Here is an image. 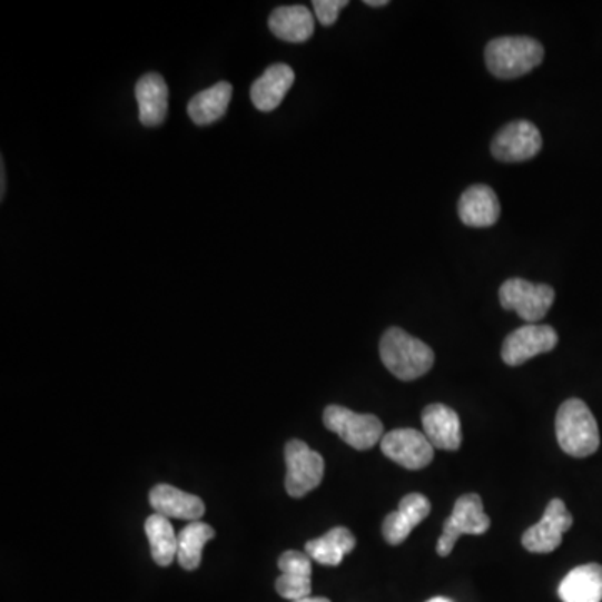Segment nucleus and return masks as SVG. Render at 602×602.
<instances>
[{"mask_svg":"<svg viewBox=\"0 0 602 602\" xmlns=\"http://www.w3.org/2000/svg\"><path fill=\"white\" fill-rule=\"evenodd\" d=\"M381 358L402 382L417 381L434 367V351L398 327L388 328L381 341Z\"/></svg>","mask_w":602,"mask_h":602,"instance_id":"1","label":"nucleus"},{"mask_svg":"<svg viewBox=\"0 0 602 602\" xmlns=\"http://www.w3.org/2000/svg\"><path fill=\"white\" fill-rule=\"evenodd\" d=\"M555 435L562 451L571 457H589L601 445L598 422L588 405L579 398H569L559 407Z\"/></svg>","mask_w":602,"mask_h":602,"instance_id":"2","label":"nucleus"},{"mask_svg":"<svg viewBox=\"0 0 602 602\" xmlns=\"http://www.w3.org/2000/svg\"><path fill=\"white\" fill-rule=\"evenodd\" d=\"M544 61L541 42L527 36H507L488 42L485 48V65L491 75L499 79H515L529 75Z\"/></svg>","mask_w":602,"mask_h":602,"instance_id":"3","label":"nucleus"},{"mask_svg":"<svg viewBox=\"0 0 602 602\" xmlns=\"http://www.w3.org/2000/svg\"><path fill=\"white\" fill-rule=\"evenodd\" d=\"M324 424L355 451H368L384 438V424L371 414H355L342 405L325 408Z\"/></svg>","mask_w":602,"mask_h":602,"instance_id":"4","label":"nucleus"},{"mask_svg":"<svg viewBox=\"0 0 602 602\" xmlns=\"http://www.w3.org/2000/svg\"><path fill=\"white\" fill-rule=\"evenodd\" d=\"M499 299L504 310L515 312L522 320L535 324L542 320L554 304V288L537 285L522 278H511L499 289Z\"/></svg>","mask_w":602,"mask_h":602,"instance_id":"5","label":"nucleus"},{"mask_svg":"<svg viewBox=\"0 0 602 602\" xmlns=\"http://www.w3.org/2000/svg\"><path fill=\"white\" fill-rule=\"evenodd\" d=\"M491 529V517L485 514L481 495L465 494L455 502L451 517L437 542V554L447 557L461 535H482Z\"/></svg>","mask_w":602,"mask_h":602,"instance_id":"6","label":"nucleus"},{"mask_svg":"<svg viewBox=\"0 0 602 602\" xmlns=\"http://www.w3.org/2000/svg\"><path fill=\"white\" fill-rule=\"evenodd\" d=\"M285 488L292 497H304L324 481V457L304 441H289L285 445Z\"/></svg>","mask_w":602,"mask_h":602,"instance_id":"7","label":"nucleus"},{"mask_svg":"<svg viewBox=\"0 0 602 602\" xmlns=\"http://www.w3.org/2000/svg\"><path fill=\"white\" fill-rule=\"evenodd\" d=\"M382 452L395 464L421 471L434 461V445L428 442L425 434L415 428H397L388 432L381 441Z\"/></svg>","mask_w":602,"mask_h":602,"instance_id":"8","label":"nucleus"},{"mask_svg":"<svg viewBox=\"0 0 602 602\" xmlns=\"http://www.w3.org/2000/svg\"><path fill=\"white\" fill-rule=\"evenodd\" d=\"M574 524L571 512L561 499H552L537 524L522 535V545L534 554H549L561 545L562 535Z\"/></svg>","mask_w":602,"mask_h":602,"instance_id":"9","label":"nucleus"},{"mask_svg":"<svg viewBox=\"0 0 602 602\" xmlns=\"http://www.w3.org/2000/svg\"><path fill=\"white\" fill-rule=\"evenodd\" d=\"M557 342V334L549 325H524L505 338L502 344V361L509 367H519L537 355L554 351Z\"/></svg>","mask_w":602,"mask_h":602,"instance_id":"10","label":"nucleus"},{"mask_svg":"<svg viewBox=\"0 0 602 602\" xmlns=\"http://www.w3.org/2000/svg\"><path fill=\"white\" fill-rule=\"evenodd\" d=\"M541 149V132L529 121H514L504 126L491 145L492 155L502 162L527 161L537 156Z\"/></svg>","mask_w":602,"mask_h":602,"instance_id":"11","label":"nucleus"},{"mask_svg":"<svg viewBox=\"0 0 602 602\" xmlns=\"http://www.w3.org/2000/svg\"><path fill=\"white\" fill-rule=\"evenodd\" d=\"M282 575L276 579V592L288 601L310 598L312 559L307 552L286 551L279 555Z\"/></svg>","mask_w":602,"mask_h":602,"instance_id":"12","label":"nucleus"},{"mask_svg":"<svg viewBox=\"0 0 602 602\" xmlns=\"http://www.w3.org/2000/svg\"><path fill=\"white\" fill-rule=\"evenodd\" d=\"M431 501L424 494L405 495L398 509L385 517L382 534L391 545H401L411 532L431 514Z\"/></svg>","mask_w":602,"mask_h":602,"instance_id":"13","label":"nucleus"},{"mask_svg":"<svg viewBox=\"0 0 602 602\" xmlns=\"http://www.w3.org/2000/svg\"><path fill=\"white\" fill-rule=\"evenodd\" d=\"M425 437L434 448L458 451L462 444L461 417L444 404H432L422 412Z\"/></svg>","mask_w":602,"mask_h":602,"instance_id":"14","label":"nucleus"},{"mask_svg":"<svg viewBox=\"0 0 602 602\" xmlns=\"http://www.w3.org/2000/svg\"><path fill=\"white\" fill-rule=\"evenodd\" d=\"M458 216L471 228L494 226L501 216V203L494 189L487 185H474L465 189L458 199Z\"/></svg>","mask_w":602,"mask_h":602,"instance_id":"15","label":"nucleus"},{"mask_svg":"<svg viewBox=\"0 0 602 602\" xmlns=\"http://www.w3.org/2000/svg\"><path fill=\"white\" fill-rule=\"evenodd\" d=\"M149 504L155 514L181 521H199L205 514V502L198 495L188 494L168 484H159L149 492Z\"/></svg>","mask_w":602,"mask_h":602,"instance_id":"16","label":"nucleus"},{"mask_svg":"<svg viewBox=\"0 0 602 602\" xmlns=\"http://www.w3.org/2000/svg\"><path fill=\"white\" fill-rule=\"evenodd\" d=\"M169 89L161 75L149 72L136 85V101L139 108V121L146 128H158L168 115Z\"/></svg>","mask_w":602,"mask_h":602,"instance_id":"17","label":"nucleus"},{"mask_svg":"<svg viewBox=\"0 0 602 602\" xmlns=\"http://www.w3.org/2000/svg\"><path fill=\"white\" fill-rule=\"evenodd\" d=\"M295 82L288 65H273L251 86V102L261 112H272L282 105Z\"/></svg>","mask_w":602,"mask_h":602,"instance_id":"18","label":"nucleus"},{"mask_svg":"<svg viewBox=\"0 0 602 602\" xmlns=\"http://www.w3.org/2000/svg\"><path fill=\"white\" fill-rule=\"evenodd\" d=\"M269 31L285 42L308 41L315 32V18L305 6H283L269 16Z\"/></svg>","mask_w":602,"mask_h":602,"instance_id":"19","label":"nucleus"},{"mask_svg":"<svg viewBox=\"0 0 602 602\" xmlns=\"http://www.w3.org/2000/svg\"><path fill=\"white\" fill-rule=\"evenodd\" d=\"M557 592L562 602H601L602 565L591 562L572 569L562 579Z\"/></svg>","mask_w":602,"mask_h":602,"instance_id":"20","label":"nucleus"},{"mask_svg":"<svg viewBox=\"0 0 602 602\" xmlns=\"http://www.w3.org/2000/svg\"><path fill=\"white\" fill-rule=\"evenodd\" d=\"M357 545V539L347 527H334L322 537L308 541L305 552L310 555L312 561L322 565L342 564L345 555L351 554Z\"/></svg>","mask_w":602,"mask_h":602,"instance_id":"21","label":"nucleus"},{"mask_svg":"<svg viewBox=\"0 0 602 602\" xmlns=\"http://www.w3.org/2000/svg\"><path fill=\"white\" fill-rule=\"evenodd\" d=\"M233 88L229 82L221 81L205 91L198 92L189 101L188 115L198 126H209L226 115L231 101Z\"/></svg>","mask_w":602,"mask_h":602,"instance_id":"22","label":"nucleus"},{"mask_svg":"<svg viewBox=\"0 0 602 602\" xmlns=\"http://www.w3.org/2000/svg\"><path fill=\"white\" fill-rule=\"evenodd\" d=\"M145 531L156 564L168 568L178 555V535L171 522L165 515L152 514L146 519Z\"/></svg>","mask_w":602,"mask_h":602,"instance_id":"23","label":"nucleus"},{"mask_svg":"<svg viewBox=\"0 0 602 602\" xmlns=\"http://www.w3.org/2000/svg\"><path fill=\"white\" fill-rule=\"evenodd\" d=\"M215 537V529L201 521L189 522L178 534L179 565L186 571H195L201 564L203 547Z\"/></svg>","mask_w":602,"mask_h":602,"instance_id":"24","label":"nucleus"},{"mask_svg":"<svg viewBox=\"0 0 602 602\" xmlns=\"http://www.w3.org/2000/svg\"><path fill=\"white\" fill-rule=\"evenodd\" d=\"M347 6L348 0H315V16H317L322 26L328 28V26H334L337 22L338 14Z\"/></svg>","mask_w":602,"mask_h":602,"instance_id":"25","label":"nucleus"},{"mask_svg":"<svg viewBox=\"0 0 602 602\" xmlns=\"http://www.w3.org/2000/svg\"><path fill=\"white\" fill-rule=\"evenodd\" d=\"M0 179H2V181H0V198L4 199V195H6V166H4V161H2V166H0Z\"/></svg>","mask_w":602,"mask_h":602,"instance_id":"26","label":"nucleus"},{"mask_svg":"<svg viewBox=\"0 0 602 602\" xmlns=\"http://www.w3.org/2000/svg\"><path fill=\"white\" fill-rule=\"evenodd\" d=\"M365 4L371 6V8H384L388 4V0H365Z\"/></svg>","mask_w":602,"mask_h":602,"instance_id":"27","label":"nucleus"},{"mask_svg":"<svg viewBox=\"0 0 602 602\" xmlns=\"http://www.w3.org/2000/svg\"><path fill=\"white\" fill-rule=\"evenodd\" d=\"M293 602H330L328 601L327 598H305V599H299V601H293Z\"/></svg>","mask_w":602,"mask_h":602,"instance_id":"28","label":"nucleus"},{"mask_svg":"<svg viewBox=\"0 0 602 602\" xmlns=\"http://www.w3.org/2000/svg\"><path fill=\"white\" fill-rule=\"evenodd\" d=\"M427 602H454V601H452V599L442 598V595H437V598L428 599Z\"/></svg>","mask_w":602,"mask_h":602,"instance_id":"29","label":"nucleus"}]
</instances>
